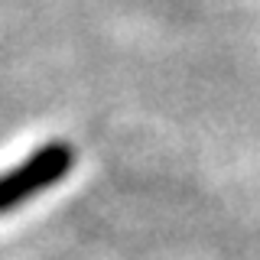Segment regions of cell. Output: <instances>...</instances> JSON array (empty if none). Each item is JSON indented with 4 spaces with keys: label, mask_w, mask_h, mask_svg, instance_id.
Segmentation results:
<instances>
[{
    "label": "cell",
    "mask_w": 260,
    "mask_h": 260,
    "mask_svg": "<svg viewBox=\"0 0 260 260\" xmlns=\"http://www.w3.org/2000/svg\"><path fill=\"white\" fill-rule=\"evenodd\" d=\"M75 166V150L69 143H46L39 146L32 156H26L20 166H13L10 173L0 176V215L13 211L20 202L36 199L39 192L52 189L55 182H62L69 176V169Z\"/></svg>",
    "instance_id": "6da1fadb"
}]
</instances>
